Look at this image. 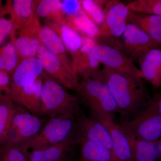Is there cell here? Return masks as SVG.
I'll return each instance as SVG.
<instances>
[{"label":"cell","mask_w":161,"mask_h":161,"mask_svg":"<svg viewBox=\"0 0 161 161\" xmlns=\"http://www.w3.org/2000/svg\"><path fill=\"white\" fill-rule=\"evenodd\" d=\"M92 77L99 79L108 87L118 106L120 125L131 119L151 98L143 78L138 76L104 67Z\"/></svg>","instance_id":"1"},{"label":"cell","mask_w":161,"mask_h":161,"mask_svg":"<svg viewBox=\"0 0 161 161\" xmlns=\"http://www.w3.org/2000/svg\"><path fill=\"white\" fill-rule=\"evenodd\" d=\"M42 78L40 117L48 119L59 115L80 114V102L77 95L68 92L44 71Z\"/></svg>","instance_id":"2"},{"label":"cell","mask_w":161,"mask_h":161,"mask_svg":"<svg viewBox=\"0 0 161 161\" xmlns=\"http://www.w3.org/2000/svg\"><path fill=\"white\" fill-rule=\"evenodd\" d=\"M137 138L154 142L161 136V95L158 93L131 119L119 124Z\"/></svg>","instance_id":"3"},{"label":"cell","mask_w":161,"mask_h":161,"mask_svg":"<svg viewBox=\"0 0 161 161\" xmlns=\"http://www.w3.org/2000/svg\"><path fill=\"white\" fill-rule=\"evenodd\" d=\"M77 115L67 114L48 119L40 132L26 145L28 150H38L65 140L77 129Z\"/></svg>","instance_id":"4"},{"label":"cell","mask_w":161,"mask_h":161,"mask_svg":"<svg viewBox=\"0 0 161 161\" xmlns=\"http://www.w3.org/2000/svg\"><path fill=\"white\" fill-rule=\"evenodd\" d=\"M44 123L43 118L16 105L9 131L3 144L26 146L36 136Z\"/></svg>","instance_id":"5"},{"label":"cell","mask_w":161,"mask_h":161,"mask_svg":"<svg viewBox=\"0 0 161 161\" xmlns=\"http://www.w3.org/2000/svg\"><path fill=\"white\" fill-rule=\"evenodd\" d=\"M42 27L40 19L34 12L26 25L15 34L14 38L10 41L16 49L19 64L24 59L36 57L41 44L40 33Z\"/></svg>","instance_id":"6"},{"label":"cell","mask_w":161,"mask_h":161,"mask_svg":"<svg viewBox=\"0 0 161 161\" xmlns=\"http://www.w3.org/2000/svg\"><path fill=\"white\" fill-rule=\"evenodd\" d=\"M104 20L99 27L98 40L111 41L122 35L127 24L129 9L119 1H108L103 9Z\"/></svg>","instance_id":"7"},{"label":"cell","mask_w":161,"mask_h":161,"mask_svg":"<svg viewBox=\"0 0 161 161\" xmlns=\"http://www.w3.org/2000/svg\"><path fill=\"white\" fill-rule=\"evenodd\" d=\"M92 53L105 67L143 78L140 70L134 65L133 60L114 47L97 43L92 49Z\"/></svg>","instance_id":"8"},{"label":"cell","mask_w":161,"mask_h":161,"mask_svg":"<svg viewBox=\"0 0 161 161\" xmlns=\"http://www.w3.org/2000/svg\"><path fill=\"white\" fill-rule=\"evenodd\" d=\"M122 42L115 41L114 47L125 52L132 60L137 59L145 52L160 45L150 36L132 24L127 23L122 35Z\"/></svg>","instance_id":"9"},{"label":"cell","mask_w":161,"mask_h":161,"mask_svg":"<svg viewBox=\"0 0 161 161\" xmlns=\"http://www.w3.org/2000/svg\"><path fill=\"white\" fill-rule=\"evenodd\" d=\"M36 58L42 64L43 71L47 75L65 88L76 91L78 81L69 73L61 61L42 43L39 47Z\"/></svg>","instance_id":"10"},{"label":"cell","mask_w":161,"mask_h":161,"mask_svg":"<svg viewBox=\"0 0 161 161\" xmlns=\"http://www.w3.org/2000/svg\"><path fill=\"white\" fill-rule=\"evenodd\" d=\"M42 84V75L29 85L21 87L10 86L6 95L15 104L23 107L31 114L40 117Z\"/></svg>","instance_id":"11"},{"label":"cell","mask_w":161,"mask_h":161,"mask_svg":"<svg viewBox=\"0 0 161 161\" xmlns=\"http://www.w3.org/2000/svg\"><path fill=\"white\" fill-rule=\"evenodd\" d=\"M77 129L81 137L109 150L113 154V142L109 131L96 119L83 114L77 115Z\"/></svg>","instance_id":"12"},{"label":"cell","mask_w":161,"mask_h":161,"mask_svg":"<svg viewBox=\"0 0 161 161\" xmlns=\"http://www.w3.org/2000/svg\"><path fill=\"white\" fill-rule=\"evenodd\" d=\"M79 133L78 129L65 140L52 147L33 150L28 153L29 161H68L73 156L78 146Z\"/></svg>","instance_id":"13"},{"label":"cell","mask_w":161,"mask_h":161,"mask_svg":"<svg viewBox=\"0 0 161 161\" xmlns=\"http://www.w3.org/2000/svg\"><path fill=\"white\" fill-rule=\"evenodd\" d=\"M82 36V44L73 67L75 76L81 79L92 77L99 70L100 62L92 53L93 47L97 44L95 39Z\"/></svg>","instance_id":"14"},{"label":"cell","mask_w":161,"mask_h":161,"mask_svg":"<svg viewBox=\"0 0 161 161\" xmlns=\"http://www.w3.org/2000/svg\"><path fill=\"white\" fill-rule=\"evenodd\" d=\"M102 84L101 80L95 77L83 78L78 81L76 90L80 102L89 109L90 116L98 120L101 117L99 101Z\"/></svg>","instance_id":"15"},{"label":"cell","mask_w":161,"mask_h":161,"mask_svg":"<svg viewBox=\"0 0 161 161\" xmlns=\"http://www.w3.org/2000/svg\"><path fill=\"white\" fill-rule=\"evenodd\" d=\"M140 70L145 78L155 89L161 86V50L159 48L147 51L138 58Z\"/></svg>","instance_id":"16"},{"label":"cell","mask_w":161,"mask_h":161,"mask_svg":"<svg viewBox=\"0 0 161 161\" xmlns=\"http://www.w3.org/2000/svg\"><path fill=\"white\" fill-rule=\"evenodd\" d=\"M43 73L42 64L36 57L24 59L18 64L11 76V86L21 87L29 85Z\"/></svg>","instance_id":"17"},{"label":"cell","mask_w":161,"mask_h":161,"mask_svg":"<svg viewBox=\"0 0 161 161\" xmlns=\"http://www.w3.org/2000/svg\"><path fill=\"white\" fill-rule=\"evenodd\" d=\"M41 43L61 61L69 73L78 82L73 69L71 60L63 43L57 34L48 26H42L40 33Z\"/></svg>","instance_id":"18"},{"label":"cell","mask_w":161,"mask_h":161,"mask_svg":"<svg viewBox=\"0 0 161 161\" xmlns=\"http://www.w3.org/2000/svg\"><path fill=\"white\" fill-rule=\"evenodd\" d=\"M44 25L53 30L60 38L67 51L71 55L73 65L82 45V35L66 24L44 20Z\"/></svg>","instance_id":"19"},{"label":"cell","mask_w":161,"mask_h":161,"mask_svg":"<svg viewBox=\"0 0 161 161\" xmlns=\"http://www.w3.org/2000/svg\"><path fill=\"white\" fill-rule=\"evenodd\" d=\"M100 122L106 127L112 136L114 161H135L130 144L120 125L115 123L114 120Z\"/></svg>","instance_id":"20"},{"label":"cell","mask_w":161,"mask_h":161,"mask_svg":"<svg viewBox=\"0 0 161 161\" xmlns=\"http://www.w3.org/2000/svg\"><path fill=\"white\" fill-rule=\"evenodd\" d=\"M35 0H9L3 9L13 23L15 34L25 26L34 13Z\"/></svg>","instance_id":"21"},{"label":"cell","mask_w":161,"mask_h":161,"mask_svg":"<svg viewBox=\"0 0 161 161\" xmlns=\"http://www.w3.org/2000/svg\"><path fill=\"white\" fill-rule=\"evenodd\" d=\"M127 23L132 24L150 36L159 45L161 43V16L129 11Z\"/></svg>","instance_id":"22"},{"label":"cell","mask_w":161,"mask_h":161,"mask_svg":"<svg viewBox=\"0 0 161 161\" xmlns=\"http://www.w3.org/2000/svg\"><path fill=\"white\" fill-rule=\"evenodd\" d=\"M120 126L128 140L135 161H157L160 159L154 142L137 138Z\"/></svg>","instance_id":"23"},{"label":"cell","mask_w":161,"mask_h":161,"mask_svg":"<svg viewBox=\"0 0 161 161\" xmlns=\"http://www.w3.org/2000/svg\"><path fill=\"white\" fill-rule=\"evenodd\" d=\"M34 12L40 19L66 24V15L60 0H35Z\"/></svg>","instance_id":"24"},{"label":"cell","mask_w":161,"mask_h":161,"mask_svg":"<svg viewBox=\"0 0 161 161\" xmlns=\"http://www.w3.org/2000/svg\"><path fill=\"white\" fill-rule=\"evenodd\" d=\"M66 24L82 36L96 40L99 35L98 26L90 19L82 9L65 18Z\"/></svg>","instance_id":"25"},{"label":"cell","mask_w":161,"mask_h":161,"mask_svg":"<svg viewBox=\"0 0 161 161\" xmlns=\"http://www.w3.org/2000/svg\"><path fill=\"white\" fill-rule=\"evenodd\" d=\"M78 161H114L112 153L106 148L81 137L79 135Z\"/></svg>","instance_id":"26"},{"label":"cell","mask_w":161,"mask_h":161,"mask_svg":"<svg viewBox=\"0 0 161 161\" xmlns=\"http://www.w3.org/2000/svg\"><path fill=\"white\" fill-rule=\"evenodd\" d=\"M16 108V104L7 95L0 96V145L6 139Z\"/></svg>","instance_id":"27"},{"label":"cell","mask_w":161,"mask_h":161,"mask_svg":"<svg viewBox=\"0 0 161 161\" xmlns=\"http://www.w3.org/2000/svg\"><path fill=\"white\" fill-rule=\"evenodd\" d=\"M19 64V58L14 44L10 41L0 47V71L11 76Z\"/></svg>","instance_id":"28"},{"label":"cell","mask_w":161,"mask_h":161,"mask_svg":"<svg viewBox=\"0 0 161 161\" xmlns=\"http://www.w3.org/2000/svg\"><path fill=\"white\" fill-rule=\"evenodd\" d=\"M107 2L95 0L80 1L81 9L98 27L102 25L104 20L103 6H105Z\"/></svg>","instance_id":"29"},{"label":"cell","mask_w":161,"mask_h":161,"mask_svg":"<svg viewBox=\"0 0 161 161\" xmlns=\"http://www.w3.org/2000/svg\"><path fill=\"white\" fill-rule=\"evenodd\" d=\"M26 146L0 145V161H29V151Z\"/></svg>","instance_id":"30"},{"label":"cell","mask_w":161,"mask_h":161,"mask_svg":"<svg viewBox=\"0 0 161 161\" xmlns=\"http://www.w3.org/2000/svg\"><path fill=\"white\" fill-rule=\"evenodd\" d=\"M126 6L133 12L161 16V0H136L130 2Z\"/></svg>","instance_id":"31"},{"label":"cell","mask_w":161,"mask_h":161,"mask_svg":"<svg viewBox=\"0 0 161 161\" xmlns=\"http://www.w3.org/2000/svg\"><path fill=\"white\" fill-rule=\"evenodd\" d=\"M8 36L10 39L14 37L13 23L9 15L3 9V11L0 14V46Z\"/></svg>","instance_id":"32"},{"label":"cell","mask_w":161,"mask_h":161,"mask_svg":"<svg viewBox=\"0 0 161 161\" xmlns=\"http://www.w3.org/2000/svg\"><path fill=\"white\" fill-rule=\"evenodd\" d=\"M61 2L62 9L66 16L81 9L80 1H61Z\"/></svg>","instance_id":"33"},{"label":"cell","mask_w":161,"mask_h":161,"mask_svg":"<svg viewBox=\"0 0 161 161\" xmlns=\"http://www.w3.org/2000/svg\"><path fill=\"white\" fill-rule=\"evenodd\" d=\"M11 85V76L0 71V96L6 95Z\"/></svg>","instance_id":"34"},{"label":"cell","mask_w":161,"mask_h":161,"mask_svg":"<svg viewBox=\"0 0 161 161\" xmlns=\"http://www.w3.org/2000/svg\"><path fill=\"white\" fill-rule=\"evenodd\" d=\"M155 143L156 149L158 153L160 158L161 157V139L158 140L157 141L154 142Z\"/></svg>","instance_id":"35"},{"label":"cell","mask_w":161,"mask_h":161,"mask_svg":"<svg viewBox=\"0 0 161 161\" xmlns=\"http://www.w3.org/2000/svg\"><path fill=\"white\" fill-rule=\"evenodd\" d=\"M3 2H2V1L0 0V14L3 11Z\"/></svg>","instance_id":"36"}]
</instances>
